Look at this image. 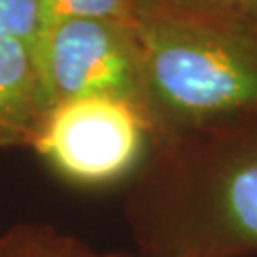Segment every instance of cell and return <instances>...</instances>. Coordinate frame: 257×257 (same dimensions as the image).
Instances as JSON below:
<instances>
[{
    "instance_id": "6da1fadb",
    "label": "cell",
    "mask_w": 257,
    "mask_h": 257,
    "mask_svg": "<svg viewBox=\"0 0 257 257\" xmlns=\"http://www.w3.org/2000/svg\"><path fill=\"white\" fill-rule=\"evenodd\" d=\"M126 215L143 257H255L257 116L155 139Z\"/></svg>"
},
{
    "instance_id": "3957f363",
    "label": "cell",
    "mask_w": 257,
    "mask_h": 257,
    "mask_svg": "<svg viewBox=\"0 0 257 257\" xmlns=\"http://www.w3.org/2000/svg\"><path fill=\"white\" fill-rule=\"evenodd\" d=\"M153 139L139 105L93 95L54 105L33 149L73 183L109 185L141 170Z\"/></svg>"
},
{
    "instance_id": "52a82bcc",
    "label": "cell",
    "mask_w": 257,
    "mask_h": 257,
    "mask_svg": "<svg viewBox=\"0 0 257 257\" xmlns=\"http://www.w3.org/2000/svg\"><path fill=\"white\" fill-rule=\"evenodd\" d=\"M42 25L55 19H107L132 23L141 0H38ZM40 25V27H42Z\"/></svg>"
},
{
    "instance_id": "7a4b0ae2",
    "label": "cell",
    "mask_w": 257,
    "mask_h": 257,
    "mask_svg": "<svg viewBox=\"0 0 257 257\" xmlns=\"http://www.w3.org/2000/svg\"><path fill=\"white\" fill-rule=\"evenodd\" d=\"M132 29L155 139L257 116V29L149 2Z\"/></svg>"
},
{
    "instance_id": "277c9868",
    "label": "cell",
    "mask_w": 257,
    "mask_h": 257,
    "mask_svg": "<svg viewBox=\"0 0 257 257\" xmlns=\"http://www.w3.org/2000/svg\"><path fill=\"white\" fill-rule=\"evenodd\" d=\"M33 55L54 105L107 95L136 103L147 112L132 23L55 19L40 27Z\"/></svg>"
},
{
    "instance_id": "5b68a950",
    "label": "cell",
    "mask_w": 257,
    "mask_h": 257,
    "mask_svg": "<svg viewBox=\"0 0 257 257\" xmlns=\"http://www.w3.org/2000/svg\"><path fill=\"white\" fill-rule=\"evenodd\" d=\"M52 107L33 50L0 40V149H33Z\"/></svg>"
},
{
    "instance_id": "ba28073f",
    "label": "cell",
    "mask_w": 257,
    "mask_h": 257,
    "mask_svg": "<svg viewBox=\"0 0 257 257\" xmlns=\"http://www.w3.org/2000/svg\"><path fill=\"white\" fill-rule=\"evenodd\" d=\"M141 2L257 29V0H141Z\"/></svg>"
},
{
    "instance_id": "8992f818",
    "label": "cell",
    "mask_w": 257,
    "mask_h": 257,
    "mask_svg": "<svg viewBox=\"0 0 257 257\" xmlns=\"http://www.w3.org/2000/svg\"><path fill=\"white\" fill-rule=\"evenodd\" d=\"M0 257H134L103 253L50 225H16L0 236Z\"/></svg>"
},
{
    "instance_id": "9c48e42d",
    "label": "cell",
    "mask_w": 257,
    "mask_h": 257,
    "mask_svg": "<svg viewBox=\"0 0 257 257\" xmlns=\"http://www.w3.org/2000/svg\"><path fill=\"white\" fill-rule=\"evenodd\" d=\"M40 25L38 0H0V40H18L33 50Z\"/></svg>"
}]
</instances>
